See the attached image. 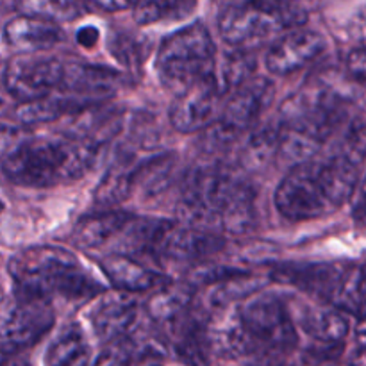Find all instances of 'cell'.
I'll use <instances>...</instances> for the list:
<instances>
[{"mask_svg":"<svg viewBox=\"0 0 366 366\" xmlns=\"http://www.w3.org/2000/svg\"><path fill=\"white\" fill-rule=\"evenodd\" d=\"M360 163L345 154L311 159L290 168L274 195L275 209L292 222H306L332 214L352 199L360 182Z\"/></svg>","mask_w":366,"mask_h":366,"instance_id":"obj_1","label":"cell"},{"mask_svg":"<svg viewBox=\"0 0 366 366\" xmlns=\"http://www.w3.org/2000/svg\"><path fill=\"white\" fill-rule=\"evenodd\" d=\"M13 295L54 302L88 300L102 295V282L82 267L74 252L54 245L29 247L9 261Z\"/></svg>","mask_w":366,"mask_h":366,"instance_id":"obj_2","label":"cell"},{"mask_svg":"<svg viewBox=\"0 0 366 366\" xmlns=\"http://www.w3.org/2000/svg\"><path fill=\"white\" fill-rule=\"evenodd\" d=\"M99 145L74 138H27L4 150L7 181L25 188H50L81 179L95 164Z\"/></svg>","mask_w":366,"mask_h":366,"instance_id":"obj_3","label":"cell"},{"mask_svg":"<svg viewBox=\"0 0 366 366\" xmlns=\"http://www.w3.org/2000/svg\"><path fill=\"white\" fill-rule=\"evenodd\" d=\"M217 45L204 24H189L161 41L156 57L159 81L175 97L211 79L217 70Z\"/></svg>","mask_w":366,"mask_h":366,"instance_id":"obj_4","label":"cell"},{"mask_svg":"<svg viewBox=\"0 0 366 366\" xmlns=\"http://www.w3.org/2000/svg\"><path fill=\"white\" fill-rule=\"evenodd\" d=\"M350 97L335 77L318 75L282 102L281 125L324 143L345 122Z\"/></svg>","mask_w":366,"mask_h":366,"instance_id":"obj_5","label":"cell"},{"mask_svg":"<svg viewBox=\"0 0 366 366\" xmlns=\"http://www.w3.org/2000/svg\"><path fill=\"white\" fill-rule=\"evenodd\" d=\"M306 11L297 4H229L218 16V34L232 50L252 52L257 46L277 41L286 29H299Z\"/></svg>","mask_w":366,"mask_h":366,"instance_id":"obj_6","label":"cell"},{"mask_svg":"<svg viewBox=\"0 0 366 366\" xmlns=\"http://www.w3.org/2000/svg\"><path fill=\"white\" fill-rule=\"evenodd\" d=\"M239 315L257 354L277 357L299 343L292 310L281 297L257 293L239 306Z\"/></svg>","mask_w":366,"mask_h":366,"instance_id":"obj_7","label":"cell"},{"mask_svg":"<svg viewBox=\"0 0 366 366\" xmlns=\"http://www.w3.org/2000/svg\"><path fill=\"white\" fill-rule=\"evenodd\" d=\"M56 322L52 302L13 295L4 300L0 342L4 356H16L36 345Z\"/></svg>","mask_w":366,"mask_h":366,"instance_id":"obj_8","label":"cell"},{"mask_svg":"<svg viewBox=\"0 0 366 366\" xmlns=\"http://www.w3.org/2000/svg\"><path fill=\"white\" fill-rule=\"evenodd\" d=\"M64 64L54 56L14 54L4 64V88L20 104L46 99L59 92Z\"/></svg>","mask_w":366,"mask_h":366,"instance_id":"obj_9","label":"cell"},{"mask_svg":"<svg viewBox=\"0 0 366 366\" xmlns=\"http://www.w3.org/2000/svg\"><path fill=\"white\" fill-rule=\"evenodd\" d=\"M272 99L274 84L267 77H252L229 95L217 122L234 138H239L256 124Z\"/></svg>","mask_w":366,"mask_h":366,"instance_id":"obj_10","label":"cell"},{"mask_svg":"<svg viewBox=\"0 0 366 366\" xmlns=\"http://www.w3.org/2000/svg\"><path fill=\"white\" fill-rule=\"evenodd\" d=\"M327 49L322 34L311 29H293L282 34L267 54L268 71L290 75L313 64Z\"/></svg>","mask_w":366,"mask_h":366,"instance_id":"obj_11","label":"cell"},{"mask_svg":"<svg viewBox=\"0 0 366 366\" xmlns=\"http://www.w3.org/2000/svg\"><path fill=\"white\" fill-rule=\"evenodd\" d=\"M139 304L131 293H104L92 311V327L102 343L124 342L134 335Z\"/></svg>","mask_w":366,"mask_h":366,"instance_id":"obj_12","label":"cell"},{"mask_svg":"<svg viewBox=\"0 0 366 366\" xmlns=\"http://www.w3.org/2000/svg\"><path fill=\"white\" fill-rule=\"evenodd\" d=\"M220 92L214 77L207 79L202 84L195 86L189 92L175 97L170 107V124L179 132L206 131L211 124L218 120Z\"/></svg>","mask_w":366,"mask_h":366,"instance_id":"obj_13","label":"cell"},{"mask_svg":"<svg viewBox=\"0 0 366 366\" xmlns=\"http://www.w3.org/2000/svg\"><path fill=\"white\" fill-rule=\"evenodd\" d=\"M117 88V71L102 66H93V64L66 63L59 92L81 106L89 107L99 100L113 97Z\"/></svg>","mask_w":366,"mask_h":366,"instance_id":"obj_14","label":"cell"},{"mask_svg":"<svg viewBox=\"0 0 366 366\" xmlns=\"http://www.w3.org/2000/svg\"><path fill=\"white\" fill-rule=\"evenodd\" d=\"M207 335L211 352L222 360H239L256 354L249 332L243 325L239 306L211 313L207 318Z\"/></svg>","mask_w":366,"mask_h":366,"instance_id":"obj_15","label":"cell"},{"mask_svg":"<svg viewBox=\"0 0 366 366\" xmlns=\"http://www.w3.org/2000/svg\"><path fill=\"white\" fill-rule=\"evenodd\" d=\"M297 327L302 329L311 340L327 347L342 345L350 331L345 311L324 304H300L292 310Z\"/></svg>","mask_w":366,"mask_h":366,"instance_id":"obj_16","label":"cell"},{"mask_svg":"<svg viewBox=\"0 0 366 366\" xmlns=\"http://www.w3.org/2000/svg\"><path fill=\"white\" fill-rule=\"evenodd\" d=\"M64 39L63 29L52 21L27 14L13 16L4 25V41L16 54H39Z\"/></svg>","mask_w":366,"mask_h":366,"instance_id":"obj_17","label":"cell"},{"mask_svg":"<svg viewBox=\"0 0 366 366\" xmlns=\"http://www.w3.org/2000/svg\"><path fill=\"white\" fill-rule=\"evenodd\" d=\"M225 249V238L217 231L189 227H172L161 245V256L174 261H202Z\"/></svg>","mask_w":366,"mask_h":366,"instance_id":"obj_18","label":"cell"},{"mask_svg":"<svg viewBox=\"0 0 366 366\" xmlns=\"http://www.w3.org/2000/svg\"><path fill=\"white\" fill-rule=\"evenodd\" d=\"M172 349L175 356L188 366H206L209 363L211 345L207 335V320H202L195 313H188L182 320L168 327Z\"/></svg>","mask_w":366,"mask_h":366,"instance_id":"obj_19","label":"cell"},{"mask_svg":"<svg viewBox=\"0 0 366 366\" xmlns=\"http://www.w3.org/2000/svg\"><path fill=\"white\" fill-rule=\"evenodd\" d=\"M100 270L117 288V292L131 293V295L157 288L164 281L159 274L147 268L136 257L124 256V254H107L100 259Z\"/></svg>","mask_w":366,"mask_h":366,"instance_id":"obj_20","label":"cell"},{"mask_svg":"<svg viewBox=\"0 0 366 366\" xmlns=\"http://www.w3.org/2000/svg\"><path fill=\"white\" fill-rule=\"evenodd\" d=\"M347 268L342 264H295V267H285L275 272V279L281 282H290L297 288L306 290L325 299H335L336 292L342 286L347 275Z\"/></svg>","mask_w":366,"mask_h":366,"instance_id":"obj_21","label":"cell"},{"mask_svg":"<svg viewBox=\"0 0 366 366\" xmlns=\"http://www.w3.org/2000/svg\"><path fill=\"white\" fill-rule=\"evenodd\" d=\"M174 224L161 218H139L132 217L125 225L124 231L117 238L114 254L124 256H136V254H154L161 252L164 238L172 231Z\"/></svg>","mask_w":366,"mask_h":366,"instance_id":"obj_22","label":"cell"},{"mask_svg":"<svg viewBox=\"0 0 366 366\" xmlns=\"http://www.w3.org/2000/svg\"><path fill=\"white\" fill-rule=\"evenodd\" d=\"M134 217L125 211H104L88 214L75 224L71 239L81 249H100L107 243H114L125 225Z\"/></svg>","mask_w":366,"mask_h":366,"instance_id":"obj_23","label":"cell"},{"mask_svg":"<svg viewBox=\"0 0 366 366\" xmlns=\"http://www.w3.org/2000/svg\"><path fill=\"white\" fill-rule=\"evenodd\" d=\"M193 288L188 285L163 286L150 295L145 313L154 324L168 329L193 311Z\"/></svg>","mask_w":366,"mask_h":366,"instance_id":"obj_24","label":"cell"},{"mask_svg":"<svg viewBox=\"0 0 366 366\" xmlns=\"http://www.w3.org/2000/svg\"><path fill=\"white\" fill-rule=\"evenodd\" d=\"M45 366H93L81 325L66 324L54 336L45 352Z\"/></svg>","mask_w":366,"mask_h":366,"instance_id":"obj_25","label":"cell"},{"mask_svg":"<svg viewBox=\"0 0 366 366\" xmlns=\"http://www.w3.org/2000/svg\"><path fill=\"white\" fill-rule=\"evenodd\" d=\"M263 285L264 279L242 272V274H236L232 277L224 279V281L217 282V285L207 286L204 300H206V306L209 307L211 313L227 310V307L232 306H242L250 297L261 293Z\"/></svg>","mask_w":366,"mask_h":366,"instance_id":"obj_26","label":"cell"},{"mask_svg":"<svg viewBox=\"0 0 366 366\" xmlns=\"http://www.w3.org/2000/svg\"><path fill=\"white\" fill-rule=\"evenodd\" d=\"M86 109L84 106H81L75 100L68 99V97H46V99L34 100V102H25L18 104L16 109H14V120L20 125H41V124H50V122L57 120L63 114L66 113H79V111Z\"/></svg>","mask_w":366,"mask_h":366,"instance_id":"obj_27","label":"cell"},{"mask_svg":"<svg viewBox=\"0 0 366 366\" xmlns=\"http://www.w3.org/2000/svg\"><path fill=\"white\" fill-rule=\"evenodd\" d=\"M136 177H138V164L136 163H120L106 172L100 179L95 189V202L102 207H113L124 202L131 197L132 189L136 188Z\"/></svg>","mask_w":366,"mask_h":366,"instance_id":"obj_28","label":"cell"},{"mask_svg":"<svg viewBox=\"0 0 366 366\" xmlns=\"http://www.w3.org/2000/svg\"><path fill=\"white\" fill-rule=\"evenodd\" d=\"M254 70H256V59L250 52H242V50H232L231 54L220 59L217 63V70H214V82L220 92V95H231L234 89L245 84L247 81L254 77Z\"/></svg>","mask_w":366,"mask_h":366,"instance_id":"obj_29","label":"cell"},{"mask_svg":"<svg viewBox=\"0 0 366 366\" xmlns=\"http://www.w3.org/2000/svg\"><path fill=\"white\" fill-rule=\"evenodd\" d=\"M281 149V127H264L256 131L242 152V164L247 170H263L274 159H279Z\"/></svg>","mask_w":366,"mask_h":366,"instance_id":"obj_30","label":"cell"},{"mask_svg":"<svg viewBox=\"0 0 366 366\" xmlns=\"http://www.w3.org/2000/svg\"><path fill=\"white\" fill-rule=\"evenodd\" d=\"M332 306L347 313L366 317V264L347 272L342 286L332 299Z\"/></svg>","mask_w":366,"mask_h":366,"instance_id":"obj_31","label":"cell"},{"mask_svg":"<svg viewBox=\"0 0 366 366\" xmlns=\"http://www.w3.org/2000/svg\"><path fill=\"white\" fill-rule=\"evenodd\" d=\"M18 14L41 18V20L52 21L59 25L61 21H71L81 16L82 6L75 2H50V0H25L16 4Z\"/></svg>","mask_w":366,"mask_h":366,"instance_id":"obj_32","label":"cell"},{"mask_svg":"<svg viewBox=\"0 0 366 366\" xmlns=\"http://www.w3.org/2000/svg\"><path fill=\"white\" fill-rule=\"evenodd\" d=\"M195 7V2H136L132 18L138 25H152L188 16Z\"/></svg>","mask_w":366,"mask_h":366,"instance_id":"obj_33","label":"cell"},{"mask_svg":"<svg viewBox=\"0 0 366 366\" xmlns=\"http://www.w3.org/2000/svg\"><path fill=\"white\" fill-rule=\"evenodd\" d=\"M111 50H113L114 57L127 68H138L147 56L145 41L129 34H118L111 41Z\"/></svg>","mask_w":366,"mask_h":366,"instance_id":"obj_34","label":"cell"},{"mask_svg":"<svg viewBox=\"0 0 366 366\" xmlns=\"http://www.w3.org/2000/svg\"><path fill=\"white\" fill-rule=\"evenodd\" d=\"M93 366H136L134 349L131 345V340L114 342L104 347V350L99 354Z\"/></svg>","mask_w":366,"mask_h":366,"instance_id":"obj_35","label":"cell"},{"mask_svg":"<svg viewBox=\"0 0 366 366\" xmlns=\"http://www.w3.org/2000/svg\"><path fill=\"white\" fill-rule=\"evenodd\" d=\"M343 154L356 161V163H360L361 159L366 157V114L365 117H357L347 127Z\"/></svg>","mask_w":366,"mask_h":366,"instance_id":"obj_36","label":"cell"},{"mask_svg":"<svg viewBox=\"0 0 366 366\" xmlns=\"http://www.w3.org/2000/svg\"><path fill=\"white\" fill-rule=\"evenodd\" d=\"M347 74L357 84L365 86L366 88V45L360 46V49L352 50L347 57Z\"/></svg>","mask_w":366,"mask_h":366,"instance_id":"obj_37","label":"cell"},{"mask_svg":"<svg viewBox=\"0 0 366 366\" xmlns=\"http://www.w3.org/2000/svg\"><path fill=\"white\" fill-rule=\"evenodd\" d=\"M350 207H352L354 220L360 222V224H366V175L360 179L356 189H354Z\"/></svg>","mask_w":366,"mask_h":366,"instance_id":"obj_38","label":"cell"},{"mask_svg":"<svg viewBox=\"0 0 366 366\" xmlns=\"http://www.w3.org/2000/svg\"><path fill=\"white\" fill-rule=\"evenodd\" d=\"M99 39L100 31L95 25H82V27H79L77 32H75V41H77V45H81L82 49H93V46H97Z\"/></svg>","mask_w":366,"mask_h":366,"instance_id":"obj_39","label":"cell"},{"mask_svg":"<svg viewBox=\"0 0 366 366\" xmlns=\"http://www.w3.org/2000/svg\"><path fill=\"white\" fill-rule=\"evenodd\" d=\"M92 6L106 13H118V11L134 9L136 2H93Z\"/></svg>","mask_w":366,"mask_h":366,"instance_id":"obj_40","label":"cell"},{"mask_svg":"<svg viewBox=\"0 0 366 366\" xmlns=\"http://www.w3.org/2000/svg\"><path fill=\"white\" fill-rule=\"evenodd\" d=\"M349 366H366V347H357L349 360Z\"/></svg>","mask_w":366,"mask_h":366,"instance_id":"obj_41","label":"cell"},{"mask_svg":"<svg viewBox=\"0 0 366 366\" xmlns=\"http://www.w3.org/2000/svg\"><path fill=\"white\" fill-rule=\"evenodd\" d=\"M356 342L360 347H366V317L361 318L360 324L356 325Z\"/></svg>","mask_w":366,"mask_h":366,"instance_id":"obj_42","label":"cell"},{"mask_svg":"<svg viewBox=\"0 0 366 366\" xmlns=\"http://www.w3.org/2000/svg\"><path fill=\"white\" fill-rule=\"evenodd\" d=\"M4 366H29V363L16 354V356H4Z\"/></svg>","mask_w":366,"mask_h":366,"instance_id":"obj_43","label":"cell"},{"mask_svg":"<svg viewBox=\"0 0 366 366\" xmlns=\"http://www.w3.org/2000/svg\"><path fill=\"white\" fill-rule=\"evenodd\" d=\"M302 366H336L335 363H331L329 360H325V357H307L306 363Z\"/></svg>","mask_w":366,"mask_h":366,"instance_id":"obj_44","label":"cell"}]
</instances>
